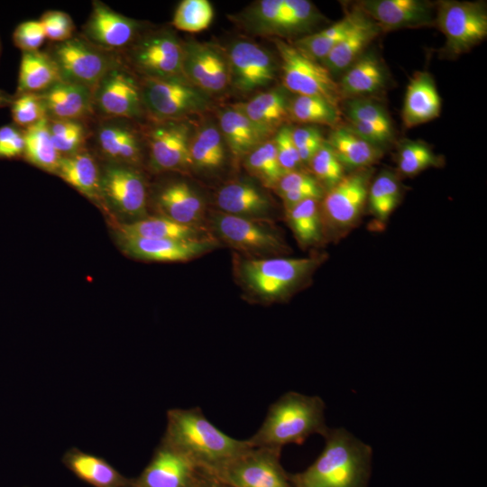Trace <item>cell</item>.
<instances>
[{
	"label": "cell",
	"instance_id": "1",
	"mask_svg": "<svg viewBox=\"0 0 487 487\" xmlns=\"http://www.w3.org/2000/svg\"><path fill=\"white\" fill-rule=\"evenodd\" d=\"M317 458L289 473L294 487H369L372 449L344 427L329 428Z\"/></svg>",
	"mask_w": 487,
	"mask_h": 487
},
{
	"label": "cell",
	"instance_id": "2",
	"mask_svg": "<svg viewBox=\"0 0 487 487\" xmlns=\"http://www.w3.org/2000/svg\"><path fill=\"white\" fill-rule=\"evenodd\" d=\"M162 441L186 455L200 472L211 473L252 446L218 429L198 407L171 409Z\"/></svg>",
	"mask_w": 487,
	"mask_h": 487
},
{
	"label": "cell",
	"instance_id": "3",
	"mask_svg": "<svg viewBox=\"0 0 487 487\" xmlns=\"http://www.w3.org/2000/svg\"><path fill=\"white\" fill-rule=\"evenodd\" d=\"M325 409L319 396L288 391L270 406L261 427L247 441L252 446L282 448L301 445L315 434L324 437L330 428Z\"/></svg>",
	"mask_w": 487,
	"mask_h": 487
},
{
	"label": "cell",
	"instance_id": "4",
	"mask_svg": "<svg viewBox=\"0 0 487 487\" xmlns=\"http://www.w3.org/2000/svg\"><path fill=\"white\" fill-rule=\"evenodd\" d=\"M319 264V259L270 258L246 259L239 266L244 286L256 296L276 300L299 286Z\"/></svg>",
	"mask_w": 487,
	"mask_h": 487
},
{
	"label": "cell",
	"instance_id": "5",
	"mask_svg": "<svg viewBox=\"0 0 487 487\" xmlns=\"http://www.w3.org/2000/svg\"><path fill=\"white\" fill-rule=\"evenodd\" d=\"M140 83L144 111L155 122L180 120L208 107L206 94L186 78L142 77Z\"/></svg>",
	"mask_w": 487,
	"mask_h": 487
},
{
	"label": "cell",
	"instance_id": "6",
	"mask_svg": "<svg viewBox=\"0 0 487 487\" xmlns=\"http://www.w3.org/2000/svg\"><path fill=\"white\" fill-rule=\"evenodd\" d=\"M281 449L250 446L207 474L229 487H294L280 463Z\"/></svg>",
	"mask_w": 487,
	"mask_h": 487
},
{
	"label": "cell",
	"instance_id": "7",
	"mask_svg": "<svg viewBox=\"0 0 487 487\" xmlns=\"http://www.w3.org/2000/svg\"><path fill=\"white\" fill-rule=\"evenodd\" d=\"M281 61L282 81L286 89L296 96L323 98L338 107L343 98L332 74L294 45L280 39L274 41ZM339 108V107H338Z\"/></svg>",
	"mask_w": 487,
	"mask_h": 487
},
{
	"label": "cell",
	"instance_id": "8",
	"mask_svg": "<svg viewBox=\"0 0 487 487\" xmlns=\"http://www.w3.org/2000/svg\"><path fill=\"white\" fill-rule=\"evenodd\" d=\"M372 173L371 168L354 170L329 188L320 206L323 226L341 235L358 223L367 203Z\"/></svg>",
	"mask_w": 487,
	"mask_h": 487
},
{
	"label": "cell",
	"instance_id": "9",
	"mask_svg": "<svg viewBox=\"0 0 487 487\" xmlns=\"http://www.w3.org/2000/svg\"><path fill=\"white\" fill-rule=\"evenodd\" d=\"M49 54L56 62L63 81L91 90L110 69L121 61L113 52L94 46L82 36H73L56 43Z\"/></svg>",
	"mask_w": 487,
	"mask_h": 487
},
{
	"label": "cell",
	"instance_id": "10",
	"mask_svg": "<svg viewBox=\"0 0 487 487\" xmlns=\"http://www.w3.org/2000/svg\"><path fill=\"white\" fill-rule=\"evenodd\" d=\"M435 23L446 38L445 52L452 56L469 51L487 35V12L476 2H439Z\"/></svg>",
	"mask_w": 487,
	"mask_h": 487
},
{
	"label": "cell",
	"instance_id": "11",
	"mask_svg": "<svg viewBox=\"0 0 487 487\" xmlns=\"http://www.w3.org/2000/svg\"><path fill=\"white\" fill-rule=\"evenodd\" d=\"M94 115L101 119H137L144 112L141 83L120 61L92 90Z\"/></svg>",
	"mask_w": 487,
	"mask_h": 487
},
{
	"label": "cell",
	"instance_id": "12",
	"mask_svg": "<svg viewBox=\"0 0 487 487\" xmlns=\"http://www.w3.org/2000/svg\"><path fill=\"white\" fill-rule=\"evenodd\" d=\"M99 197L117 215L133 218L145 213V181L133 167L107 162L101 169Z\"/></svg>",
	"mask_w": 487,
	"mask_h": 487
},
{
	"label": "cell",
	"instance_id": "13",
	"mask_svg": "<svg viewBox=\"0 0 487 487\" xmlns=\"http://www.w3.org/2000/svg\"><path fill=\"white\" fill-rule=\"evenodd\" d=\"M183 59V44L169 32L142 37L128 52L130 63L149 78H185Z\"/></svg>",
	"mask_w": 487,
	"mask_h": 487
},
{
	"label": "cell",
	"instance_id": "14",
	"mask_svg": "<svg viewBox=\"0 0 487 487\" xmlns=\"http://www.w3.org/2000/svg\"><path fill=\"white\" fill-rule=\"evenodd\" d=\"M152 167L160 171L181 170L193 166L189 125L180 120L154 122L146 132Z\"/></svg>",
	"mask_w": 487,
	"mask_h": 487
},
{
	"label": "cell",
	"instance_id": "15",
	"mask_svg": "<svg viewBox=\"0 0 487 487\" xmlns=\"http://www.w3.org/2000/svg\"><path fill=\"white\" fill-rule=\"evenodd\" d=\"M218 235L233 248L249 254H280L288 248L279 234L254 218L219 213L213 217Z\"/></svg>",
	"mask_w": 487,
	"mask_h": 487
},
{
	"label": "cell",
	"instance_id": "16",
	"mask_svg": "<svg viewBox=\"0 0 487 487\" xmlns=\"http://www.w3.org/2000/svg\"><path fill=\"white\" fill-rule=\"evenodd\" d=\"M198 467L179 450L161 440L151 461L129 487H196Z\"/></svg>",
	"mask_w": 487,
	"mask_h": 487
},
{
	"label": "cell",
	"instance_id": "17",
	"mask_svg": "<svg viewBox=\"0 0 487 487\" xmlns=\"http://www.w3.org/2000/svg\"><path fill=\"white\" fill-rule=\"evenodd\" d=\"M139 28L137 21L116 13L100 1H94L82 37L101 50L115 53L133 43Z\"/></svg>",
	"mask_w": 487,
	"mask_h": 487
},
{
	"label": "cell",
	"instance_id": "18",
	"mask_svg": "<svg viewBox=\"0 0 487 487\" xmlns=\"http://www.w3.org/2000/svg\"><path fill=\"white\" fill-rule=\"evenodd\" d=\"M227 62L230 82L244 93L267 87L275 78V66L270 53L252 41L234 42Z\"/></svg>",
	"mask_w": 487,
	"mask_h": 487
},
{
	"label": "cell",
	"instance_id": "19",
	"mask_svg": "<svg viewBox=\"0 0 487 487\" xmlns=\"http://www.w3.org/2000/svg\"><path fill=\"white\" fill-rule=\"evenodd\" d=\"M183 48L185 78L205 94L224 91L230 83L227 60L207 44L190 41Z\"/></svg>",
	"mask_w": 487,
	"mask_h": 487
},
{
	"label": "cell",
	"instance_id": "20",
	"mask_svg": "<svg viewBox=\"0 0 487 487\" xmlns=\"http://www.w3.org/2000/svg\"><path fill=\"white\" fill-rule=\"evenodd\" d=\"M356 8L381 32L431 25L436 20L433 5L421 0H364Z\"/></svg>",
	"mask_w": 487,
	"mask_h": 487
},
{
	"label": "cell",
	"instance_id": "21",
	"mask_svg": "<svg viewBox=\"0 0 487 487\" xmlns=\"http://www.w3.org/2000/svg\"><path fill=\"white\" fill-rule=\"evenodd\" d=\"M122 251L130 257L154 262H185L214 248L207 237L192 240L146 239L119 236Z\"/></svg>",
	"mask_w": 487,
	"mask_h": 487
},
{
	"label": "cell",
	"instance_id": "22",
	"mask_svg": "<svg viewBox=\"0 0 487 487\" xmlns=\"http://www.w3.org/2000/svg\"><path fill=\"white\" fill-rule=\"evenodd\" d=\"M124 120L102 119L94 132V141L97 151L108 163L133 167L141 161V139Z\"/></svg>",
	"mask_w": 487,
	"mask_h": 487
},
{
	"label": "cell",
	"instance_id": "23",
	"mask_svg": "<svg viewBox=\"0 0 487 487\" xmlns=\"http://www.w3.org/2000/svg\"><path fill=\"white\" fill-rule=\"evenodd\" d=\"M41 96L48 119L86 121L95 115L88 87L61 80Z\"/></svg>",
	"mask_w": 487,
	"mask_h": 487
},
{
	"label": "cell",
	"instance_id": "24",
	"mask_svg": "<svg viewBox=\"0 0 487 487\" xmlns=\"http://www.w3.org/2000/svg\"><path fill=\"white\" fill-rule=\"evenodd\" d=\"M441 112V98L432 76L427 71H418L407 86L402 121L411 128L438 117Z\"/></svg>",
	"mask_w": 487,
	"mask_h": 487
},
{
	"label": "cell",
	"instance_id": "25",
	"mask_svg": "<svg viewBox=\"0 0 487 487\" xmlns=\"http://www.w3.org/2000/svg\"><path fill=\"white\" fill-rule=\"evenodd\" d=\"M380 32V27L362 13L356 23L322 60V65L331 74L344 73Z\"/></svg>",
	"mask_w": 487,
	"mask_h": 487
},
{
	"label": "cell",
	"instance_id": "26",
	"mask_svg": "<svg viewBox=\"0 0 487 487\" xmlns=\"http://www.w3.org/2000/svg\"><path fill=\"white\" fill-rule=\"evenodd\" d=\"M289 103L280 88L257 94L247 102L235 104L241 111L267 138L277 132L289 117Z\"/></svg>",
	"mask_w": 487,
	"mask_h": 487
},
{
	"label": "cell",
	"instance_id": "27",
	"mask_svg": "<svg viewBox=\"0 0 487 487\" xmlns=\"http://www.w3.org/2000/svg\"><path fill=\"white\" fill-rule=\"evenodd\" d=\"M56 174L89 200L100 203L101 170L85 148L61 157Z\"/></svg>",
	"mask_w": 487,
	"mask_h": 487
},
{
	"label": "cell",
	"instance_id": "28",
	"mask_svg": "<svg viewBox=\"0 0 487 487\" xmlns=\"http://www.w3.org/2000/svg\"><path fill=\"white\" fill-rule=\"evenodd\" d=\"M216 203L223 213L254 219L267 215L271 208L269 198L245 181L225 185L217 192Z\"/></svg>",
	"mask_w": 487,
	"mask_h": 487
},
{
	"label": "cell",
	"instance_id": "29",
	"mask_svg": "<svg viewBox=\"0 0 487 487\" xmlns=\"http://www.w3.org/2000/svg\"><path fill=\"white\" fill-rule=\"evenodd\" d=\"M62 461L78 478L93 487H129L131 479L93 454L72 448L64 455Z\"/></svg>",
	"mask_w": 487,
	"mask_h": 487
},
{
	"label": "cell",
	"instance_id": "30",
	"mask_svg": "<svg viewBox=\"0 0 487 487\" xmlns=\"http://www.w3.org/2000/svg\"><path fill=\"white\" fill-rule=\"evenodd\" d=\"M386 81L381 60L372 53H363L344 73L338 83L342 97L357 98L381 89Z\"/></svg>",
	"mask_w": 487,
	"mask_h": 487
},
{
	"label": "cell",
	"instance_id": "31",
	"mask_svg": "<svg viewBox=\"0 0 487 487\" xmlns=\"http://www.w3.org/2000/svg\"><path fill=\"white\" fill-rule=\"evenodd\" d=\"M157 202L163 216L179 224L197 225L204 215L202 199L183 181L166 186L160 192Z\"/></svg>",
	"mask_w": 487,
	"mask_h": 487
},
{
	"label": "cell",
	"instance_id": "32",
	"mask_svg": "<svg viewBox=\"0 0 487 487\" xmlns=\"http://www.w3.org/2000/svg\"><path fill=\"white\" fill-rule=\"evenodd\" d=\"M218 128L235 158L246 156L267 137L237 108L231 106L218 115Z\"/></svg>",
	"mask_w": 487,
	"mask_h": 487
},
{
	"label": "cell",
	"instance_id": "33",
	"mask_svg": "<svg viewBox=\"0 0 487 487\" xmlns=\"http://www.w3.org/2000/svg\"><path fill=\"white\" fill-rule=\"evenodd\" d=\"M326 142L345 169L371 168L383 155L381 148L366 142L345 126L333 130Z\"/></svg>",
	"mask_w": 487,
	"mask_h": 487
},
{
	"label": "cell",
	"instance_id": "34",
	"mask_svg": "<svg viewBox=\"0 0 487 487\" xmlns=\"http://www.w3.org/2000/svg\"><path fill=\"white\" fill-rule=\"evenodd\" d=\"M59 68L44 51H23L21 58L15 95L42 93L61 81Z\"/></svg>",
	"mask_w": 487,
	"mask_h": 487
},
{
	"label": "cell",
	"instance_id": "35",
	"mask_svg": "<svg viewBox=\"0 0 487 487\" xmlns=\"http://www.w3.org/2000/svg\"><path fill=\"white\" fill-rule=\"evenodd\" d=\"M118 236L146 239H200L203 230L198 225H182L165 216L139 219L117 225Z\"/></svg>",
	"mask_w": 487,
	"mask_h": 487
},
{
	"label": "cell",
	"instance_id": "36",
	"mask_svg": "<svg viewBox=\"0 0 487 487\" xmlns=\"http://www.w3.org/2000/svg\"><path fill=\"white\" fill-rule=\"evenodd\" d=\"M24 152L23 158L30 164L56 174L61 155L56 150L48 119L23 129Z\"/></svg>",
	"mask_w": 487,
	"mask_h": 487
},
{
	"label": "cell",
	"instance_id": "37",
	"mask_svg": "<svg viewBox=\"0 0 487 487\" xmlns=\"http://www.w3.org/2000/svg\"><path fill=\"white\" fill-rule=\"evenodd\" d=\"M361 15L362 12L355 8L333 25L302 37L294 46L310 59L322 61L356 23Z\"/></svg>",
	"mask_w": 487,
	"mask_h": 487
},
{
	"label": "cell",
	"instance_id": "38",
	"mask_svg": "<svg viewBox=\"0 0 487 487\" xmlns=\"http://www.w3.org/2000/svg\"><path fill=\"white\" fill-rule=\"evenodd\" d=\"M288 223L298 241L310 245L320 241L323 223L318 199L308 198L286 209Z\"/></svg>",
	"mask_w": 487,
	"mask_h": 487
},
{
	"label": "cell",
	"instance_id": "39",
	"mask_svg": "<svg viewBox=\"0 0 487 487\" xmlns=\"http://www.w3.org/2000/svg\"><path fill=\"white\" fill-rule=\"evenodd\" d=\"M189 152L193 166L216 169L225 161V142L219 128L206 124L191 135Z\"/></svg>",
	"mask_w": 487,
	"mask_h": 487
},
{
	"label": "cell",
	"instance_id": "40",
	"mask_svg": "<svg viewBox=\"0 0 487 487\" xmlns=\"http://www.w3.org/2000/svg\"><path fill=\"white\" fill-rule=\"evenodd\" d=\"M400 193L397 177L389 170H382L369 188L367 203L371 213L380 222H385L396 208Z\"/></svg>",
	"mask_w": 487,
	"mask_h": 487
},
{
	"label": "cell",
	"instance_id": "41",
	"mask_svg": "<svg viewBox=\"0 0 487 487\" xmlns=\"http://www.w3.org/2000/svg\"><path fill=\"white\" fill-rule=\"evenodd\" d=\"M245 168L264 187L275 188L282 170L273 140H267L254 148L245 156Z\"/></svg>",
	"mask_w": 487,
	"mask_h": 487
},
{
	"label": "cell",
	"instance_id": "42",
	"mask_svg": "<svg viewBox=\"0 0 487 487\" xmlns=\"http://www.w3.org/2000/svg\"><path fill=\"white\" fill-rule=\"evenodd\" d=\"M289 115L302 124L335 125L340 121L339 108L312 96H296L289 103Z\"/></svg>",
	"mask_w": 487,
	"mask_h": 487
},
{
	"label": "cell",
	"instance_id": "43",
	"mask_svg": "<svg viewBox=\"0 0 487 487\" xmlns=\"http://www.w3.org/2000/svg\"><path fill=\"white\" fill-rule=\"evenodd\" d=\"M48 121L54 146L62 157L85 148L90 136L85 121L51 119Z\"/></svg>",
	"mask_w": 487,
	"mask_h": 487
},
{
	"label": "cell",
	"instance_id": "44",
	"mask_svg": "<svg viewBox=\"0 0 487 487\" xmlns=\"http://www.w3.org/2000/svg\"><path fill=\"white\" fill-rule=\"evenodd\" d=\"M214 18V9L207 0H183L176 8L173 26L187 32H199L206 30Z\"/></svg>",
	"mask_w": 487,
	"mask_h": 487
},
{
	"label": "cell",
	"instance_id": "45",
	"mask_svg": "<svg viewBox=\"0 0 487 487\" xmlns=\"http://www.w3.org/2000/svg\"><path fill=\"white\" fill-rule=\"evenodd\" d=\"M440 164V158L426 143L411 140H403L401 142L398 152V166L403 175L414 176Z\"/></svg>",
	"mask_w": 487,
	"mask_h": 487
},
{
	"label": "cell",
	"instance_id": "46",
	"mask_svg": "<svg viewBox=\"0 0 487 487\" xmlns=\"http://www.w3.org/2000/svg\"><path fill=\"white\" fill-rule=\"evenodd\" d=\"M348 120L358 121L372 126L393 139L394 131L391 120L381 105L368 98H351L346 104Z\"/></svg>",
	"mask_w": 487,
	"mask_h": 487
},
{
	"label": "cell",
	"instance_id": "47",
	"mask_svg": "<svg viewBox=\"0 0 487 487\" xmlns=\"http://www.w3.org/2000/svg\"><path fill=\"white\" fill-rule=\"evenodd\" d=\"M10 107L14 124L23 129L43 119H48L43 101L39 93L14 95Z\"/></svg>",
	"mask_w": 487,
	"mask_h": 487
},
{
	"label": "cell",
	"instance_id": "48",
	"mask_svg": "<svg viewBox=\"0 0 487 487\" xmlns=\"http://www.w3.org/2000/svg\"><path fill=\"white\" fill-rule=\"evenodd\" d=\"M308 164L317 180L323 182L329 188L345 176V168L326 142H323Z\"/></svg>",
	"mask_w": 487,
	"mask_h": 487
},
{
	"label": "cell",
	"instance_id": "49",
	"mask_svg": "<svg viewBox=\"0 0 487 487\" xmlns=\"http://www.w3.org/2000/svg\"><path fill=\"white\" fill-rule=\"evenodd\" d=\"M317 19V11L309 1L284 0V16L280 33L301 32Z\"/></svg>",
	"mask_w": 487,
	"mask_h": 487
},
{
	"label": "cell",
	"instance_id": "50",
	"mask_svg": "<svg viewBox=\"0 0 487 487\" xmlns=\"http://www.w3.org/2000/svg\"><path fill=\"white\" fill-rule=\"evenodd\" d=\"M39 21L44 30L45 37L51 41L60 43L74 36V23L71 17L64 12L47 11Z\"/></svg>",
	"mask_w": 487,
	"mask_h": 487
},
{
	"label": "cell",
	"instance_id": "51",
	"mask_svg": "<svg viewBox=\"0 0 487 487\" xmlns=\"http://www.w3.org/2000/svg\"><path fill=\"white\" fill-rule=\"evenodd\" d=\"M292 128L281 126L273 139L280 165L284 173L299 170L302 162L291 135Z\"/></svg>",
	"mask_w": 487,
	"mask_h": 487
},
{
	"label": "cell",
	"instance_id": "52",
	"mask_svg": "<svg viewBox=\"0 0 487 487\" xmlns=\"http://www.w3.org/2000/svg\"><path fill=\"white\" fill-rule=\"evenodd\" d=\"M284 13V0H262L253 10V22L265 32H279Z\"/></svg>",
	"mask_w": 487,
	"mask_h": 487
},
{
	"label": "cell",
	"instance_id": "53",
	"mask_svg": "<svg viewBox=\"0 0 487 487\" xmlns=\"http://www.w3.org/2000/svg\"><path fill=\"white\" fill-rule=\"evenodd\" d=\"M45 39L44 30L39 20L18 24L13 33L14 45L23 52L39 51Z\"/></svg>",
	"mask_w": 487,
	"mask_h": 487
},
{
	"label": "cell",
	"instance_id": "54",
	"mask_svg": "<svg viewBox=\"0 0 487 487\" xmlns=\"http://www.w3.org/2000/svg\"><path fill=\"white\" fill-rule=\"evenodd\" d=\"M24 139L23 129L15 124L0 127V160L17 159L23 157Z\"/></svg>",
	"mask_w": 487,
	"mask_h": 487
},
{
	"label": "cell",
	"instance_id": "55",
	"mask_svg": "<svg viewBox=\"0 0 487 487\" xmlns=\"http://www.w3.org/2000/svg\"><path fill=\"white\" fill-rule=\"evenodd\" d=\"M275 188L280 195L289 191L310 190L323 196V189L317 179L300 170L285 173Z\"/></svg>",
	"mask_w": 487,
	"mask_h": 487
},
{
	"label": "cell",
	"instance_id": "56",
	"mask_svg": "<svg viewBox=\"0 0 487 487\" xmlns=\"http://www.w3.org/2000/svg\"><path fill=\"white\" fill-rule=\"evenodd\" d=\"M291 135L298 151L319 148L325 142L320 131L313 126L292 128Z\"/></svg>",
	"mask_w": 487,
	"mask_h": 487
},
{
	"label": "cell",
	"instance_id": "57",
	"mask_svg": "<svg viewBox=\"0 0 487 487\" xmlns=\"http://www.w3.org/2000/svg\"><path fill=\"white\" fill-rule=\"evenodd\" d=\"M196 487H229L209 474L199 471Z\"/></svg>",
	"mask_w": 487,
	"mask_h": 487
},
{
	"label": "cell",
	"instance_id": "58",
	"mask_svg": "<svg viewBox=\"0 0 487 487\" xmlns=\"http://www.w3.org/2000/svg\"><path fill=\"white\" fill-rule=\"evenodd\" d=\"M14 96L9 95L5 90L0 89V108L10 106Z\"/></svg>",
	"mask_w": 487,
	"mask_h": 487
}]
</instances>
